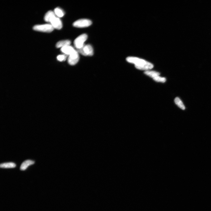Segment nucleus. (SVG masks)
I'll use <instances>...</instances> for the list:
<instances>
[{
	"label": "nucleus",
	"mask_w": 211,
	"mask_h": 211,
	"mask_svg": "<svg viewBox=\"0 0 211 211\" xmlns=\"http://www.w3.org/2000/svg\"><path fill=\"white\" fill-rule=\"evenodd\" d=\"M153 79L157 82H165L166 81V79L165 78L161 77L159 76L153 78Z\"/></svg>",
	"instance_id": "obj_16"
},
{
	"label": "nucleus",
	"mask_w": 211,
	"mask_h": 211,
	"mask_svg": "<svg viewBox=\"0 0 211 211\" xmlns=\"http://www.w3.org/2000/svg\"><path fill=\"white\" fill-rule=\"evenodd\" d=\"M92 24V21L90 20L82 19L78 20L74 22L73 24V26L78 28H84L88 27Z\"/></svg>",
	"instance_id": "obj_5"
},
{
	"label": "nucleus",
	"mask_w": 211,
	"mask_h": 211,
	"mask_svg": "<svg viewBox=\"0 0 211 211\" xmlns=\"http://www.w3.org/2000/svg\"><path fill=\"white\" fill-rule=\"evenodd\" d=\"M67 56L66 55H59L57 56V59L60 61H65L67 58Z\"/></svg>",
	"instance_id": "obj_17"
},
{
	"label": "nucleus",
	"mask_w": 211,
	"mask_h": 211,
	"mask_svg": "<svg viewBox=\"0 0 211 211\" xmlns=\"http://www.w3.org/2000/svg\"><path fill=\"white\" fill-rule=\"evenodd\" d=\"M127 60L129 63L134 64L135 67L139 70L147 71L153 67L152 64L137 57H129L127 58Z\"/></svg>",
	"instance_id": "obj_1"
},
{
	"label": "nucleus",
	"mask_w": 211,
	"mask_h": 211,
	"mask_svg": "<svg viewBox=\"0 0 211 211\" xmlns=\"http://www.w3.org/2000/svg\"><path fill=\"white\" fill-rule=\"evenodd\" d=\"M144 73L146 75L153 78L159 76L160 74L158 72L155 71L149 70H147L145 71Z\"/></svg>",
	"instance_id": "obj_12"
},
{
	"label": "nucleus",
	"mask_w": 211,
	"mask_h": 211,
	"mask_svg": "<svg viewBox=\"0 0 211 211\" xmlns=\"http://www.w3.org/2000/svg\"><path fill=\"white\" fill-rule=\"evenodd\" d=\"M16 164L13 163H8L1 164L0 167L1 168H14L16 167Z\"/></svg>",
	"instance_id": "obj_13"
},
{
	"label": "nucleus",
	"mask_w": 211,
	"mask_h": 211,
	"mask_svg": "<svg viewBox=\"0 0 211 211\" xmlns=\"http://www.w3.org/2000/svg\"><path fill=\"white\" fill-rule=\"evenodd\" d=\"M61 50L65 55L69 56L75 50L73 47L69 45L61 48Z\"/></svg>",
	"instance_id": "obj_8"
},
{
	"label": "nucleus",
	"mask_w": 211,
	"mask_h": 211,
	"mask_svg": "<svg viewBox=\"0 0 211 211\" xmlns=\"http://www.w3.org/2000/svg\"><path fill=\"white\" fill-rule=\"evenodd\" d=\"M79 58L78 52L75 50L69 56L68 59V63L71 65H75L78 63Z\"/></svg>",
	"instance_id": "obj_6"
},
{
	"label": "nucleus",
	"mask_w": 211,
	"mask_h": 211,
	"mask_svg": "<svg viewBox=\"0 0 211 211\" xmlns=\"http://www.w3.org/2000/svg\"><path fill=\"white\" fill-rule=\"evenodd\" d=\"M71 43V42L68 40L60 41L57 43L56 44V47L58 48L61 47L62 48L70 45Z\"/></svg>",
	"instance_id": "obj_11"
},
{
	"label": "nucleus",
	"mask_w": 211,
	"mask_h": 211,
	"mask_svg": "<svg viewBox=\"0 0 211 211\" xmlns=\"http://www.w3.org/2000/svg\"><path fill=\"white\" fill-rule=\"evenodd\" d=\"M88 38V35L86 34H82L74 40V44L75 47L79 49L82 48L84 45V42Z\"/></svg>",
	"instance_id": "obj_4"
},
{
	"label": "nucleus",
	"mask_w": 211,
	"mask_h": 211,
	"mask_svg": "<svg viewBox=\"0 0 211 211\" xmlns=\"http://www.w3.org/2000/svg\"><path fill=\"white\" fill-rule=\"evenodd\" d=\"M54 28L51 24H46L37 25L33 27L35 31L45 32H51L53 31Z\"/></svg>",
	"instance_id": "obj_2"
},
{
	"label": "nucleus",
	"mask_w": 211,
	"mask_h": 211,
	"mask_svg": "<svg viewBox=\"0 0 211 211\" xmlns=\"http://www.w3.org/2000/svg\"><path fill=\"white\" fill-rule=\"evenodd\" d=\"M78 52L85 56H92L94 54L93 48L92 46L89 44L84 45L82 48L78 49Z\"/></svg>",
	"instance_id": "obj_3"
},
{
	"label": "nucleus",
	"mask_w": 211,
	"mask_h": 211,
	"mask_svg": "<svg viewBox=\"0 0 211 211\" xmlns=\"http://www.w3.org/2000/svg\"><path fill=\"white\" fill-rule=\"evenodd\" d=\"M34 163V161L30 160H27L24 161L21 165L20 169L21 170H25L28 166L33 164Z\"/></svg>",
	"instance_id": "obj_9"
},
{
	"label": "nucleus",
	"mask_w": 211,
	"mask_h": 211,
	"mask_svg": "<svg viewBox=\"0 0 211 211\" xmlns=\"http://www.w3.org/2000/svg\"><path fill=\"white\" fill-rule=\"evenodd\" d=\"M175 102L176 104L180 109L184 110L185 107L182 101L178 97H176L175 99Z\"/></svg>",
	"instance_id": "obj_14"
},
{
	"label": "nucleus",
	"mask_w": 211,
	"mask_h": 211,
	"mask_svg": "<svg viewBox=\"0 0 211 211\" xmlns=\"http://www.w3.org/2000/svg\"><path fill=\"white\" fill-rule=\"evenodd\" d=\"M54 12L57 16L60 17H62L64 15V11L59 8H57L55 9Z\"/></svg>",
	"instance_id": "obj_15"
},
{
	"label": "nucleus",
	"mask_w": 211,
	"mask_h": 211,
	"mask_svg": "<svg viewBox=\"0 0 211 211\" xmlns=\"http://www.w3.org/2000/svg\"><path fill=\"white\" fill-rule=\"evenodd\" d=\"M56 17L55 14L52 11H48L44 17V20L47 22H50L51 21Z\"/></svg>",
	"instance_id": "obj_10"
},
{
	"label": "nucleus",
	"mask_w": 211,
	"mask_h": 211,
	"mask_svg": "<svg viewBox=\"0 0 211 211\" xmlns=\"http://www.w3.org/2000/svg\"><path fill=\"white\" fill-rule=\"evenodd\" d=\"M50 22L54 28L59 30L62 27V23L61 20L58 17H55Z\"/></svg>",
	"instance_id": "obj_7"
}]
</instances>
